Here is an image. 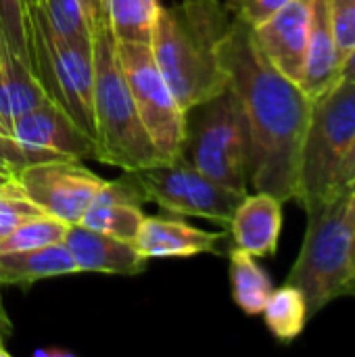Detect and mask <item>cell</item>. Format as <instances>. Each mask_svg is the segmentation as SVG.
<instances>
[{
	"label": "cell",
	"mask_w": 355,
	"mask_h": 357,
	"mask_svg": "<svg viewBox=\"0 0 355 357\" xmlns=\"http://www.w3.org/2000/svg\"><path fill=\"white\" fill-rule=\"evenodd\" d=\"M220 59L251 130V188L295 201L312 98L259 50L253 27L232 17Z\"/></svg>",
	"instance_id": "6da1fadb"
},
{
	"label": "cell",
	"mask_w": 355,
	"mask_h": 357,
	"mask_svg": "<svg viewBox=\"0 0 355 357\" xmlns=\"http://www.w3.org/2000/svg\"><path fill=\"white\" fill-rule=\"evenodd\" d=\"M230 23L232 13L220 0H178L159 8L151 50L184 113L230 86L220 59Z\"/></svg>",
	"instance_id": "7a4b0ae2"
},
{
	"label": "cell",
	"mask_w": 355,
	"mask_h": 357,
	"mask_svg": "<svg viewBox=\"0 0 355 357\" xmlns=\"http://www.w3.org/2000/svg\"><path fill=\"white\" fill-rule=\"evenodd\" d=\"M301 251L287 276L305 295L310 316L355 297V180L305 209Z\"/></svg>",
	"instance_id": "3957f363"
},
{
	"label": "cell",
	"mask_w": 355,
	"mask_h": 357,
	"mask_svg": "<svg viewBox=\"0 0 355 357\" xmlns=\"http://www.w3.org/2000/svg\"><path fill=\"white\" fill-rule=\"evenodd\" d=\"M94 61V128L100 163L132 172L163 163L165 159L146 134L123 69L117 59L115 38L109 19L92 27Z\"/></svg>",
	"instance_id": "277c9868"
},
{
	"label": "cell",
	"mask_w": 355,
	"mask_h": 357,
	"mask_svg": "<svg viewBox=\"0 0 355 357\" xmlns=\"http://www.w3.org/2000/svg\"><path fill=\"white\" fill-rule=\"evenodd\" d=\"M180 159L236 192H249L253 161L251 130L232 86L184 113Z\"/></svg>",
	"instance_id": "5b68a950"
},
{
	"label": "cell",
	"mask_w": 355,
	"mask_h": 357,
	"mask_svg": "<svg viewBox=\"0 0 355 357\" xmlns=\"http://www.w3.org/2000/svg\"><path fill=\"white\" fill-rule=\"evenodd\" d=\"M25 21L29 69L42 92L96 140L92 48L63 40L50 27L40 2L25 8Z\"/></svg>",
	"instance_id": "8992f818"
},
{
	"label": "cell",
	"mask_w": 355,
	"mask_h": 357,
	"mask_svg": "<svg viewBox=\"0 0 355 357\" xmlns=\"http://www.w3.org/2000/svg\"><path fill=\"white\" fill-rule=\"evenodd\" d=\"M355 142V82L339 79L312 100L303 138L295 203L305 211L337 188L345 157Z\"/></svg>",
	"instance_id": "52a82bcc"
},
{
	"label": "cell",
	"mask_w": 355,
	"mask_h": 357,
	"mask_svg": "<svg viewBox=\"0 0 355 357\" xmlns=\"http://www.w3.org/2000/svg\"><path fill=\"white\" fill-rule=\"evenodd\" d=\"M132 172L136 174L149 203H155L161 211L205 218L224 228L230 226V220L245 197L243 192L201 174L180 157Z\"/></svg>",
	"instance_id": "ba28073f"
},
{
	"label": "cell",
	"mask_w": 355,
	"mask_h": 357,
	"mask_svg": "<svg viewBox=\"0 0 355 357\" xmlns=\"http://www.w3.org/2000/svg\"><path fill=\"white\" fill-rule=\"evenodd\" d=\"M115 48L146 134L165 161L178 159L184 142V111L161 75L151 44L115 40Z\"/></svg>",
	"instance_id": "9c48e42d"
},
{
	"label": "cell",
	"mask_w": 355,
	"mask_h": 357,
	"mask_svg": "<svg viewBox=\"0 0 355 357\" xmlns=\"http://www.w3.org/2000/svg\"><path fill=\"white\" fill-rule=\"evenodd\" d=\"M15 182L44 213L71 226L80 224L107 180L82 161H40L23 167Z\"/></svg>",
	"instance_id": "30bf717a"
},
{
	"label": "cell",
	"mask_w": 355,
	"mask_h": 357,
	"mask_svg": "<svg viewBox=\"0 0 355 357\" xmlns=\"http://www.w3.org/2000/svg\"><path fill=\"white\" fill-rule=\"evenodd\" d=\"M15 140L31 163L40 161H98L100 151L96 140L77 126L69 113L52 100H42L38 107L8 121Z\"/></svg>",
	"instance_id": "8fae6325"
},
{
	"label": "cell",
	"mask_w": 355,
	"mask_h": 357,
	"mask_svg": "<svg viewBox=\"0 0 355 357\" xmlns=\"http://www.w3.org/2000/svg\"><path fill=\"white\" fill-rule=\"evenodd\" d=\"M312 17L314 0H291L253 27V38L264 56L295 84H301L303 77Z\"/></svg>",
	"instance_id": "7c38bea8"
},
{
	"label": "cell",
	"mask_w": 355,
	"mask_h": 357,
	"mask_svg": "<svg viewBox=\"0 0 355 357\" xmlns=\"http://www.w3.org/2000/svg\"><path fill=\"white\" fill-rule=\"evenodd\" d=\"M65 245L73 255L77 274L90 272L113 276H138L144 272L149 261L134 243L92 230L82 224L69 226Z\"/></svg>",
	"instance_id": "4fadbf2b"
},
{
	"label": "cell",
	"mask_w": 355,
	"mask_h": 357,
	"mask_svg": "<svg viewBox=\"0 0 355 357\" xmlns=\"http://www.w3.org/2000/svg\"><path fill=\"white\" fill-rule=\"evenodd\" d=\"M226 232H209L195 228L182 220L146 215L134 245L146 259H165V257H195L203 253L218 255Z\"/></svg>",
	"instance_id": "5bb4252c"
},
{
	"label": "cell",
	"mask_w": 355,
	"mask_h": 357,
	"mask_svg": "<svg viewBox=\"0 0 355 357\" xmlns=\"http://www.w3.org/2000/svg\"><path fill=\"white\" fill-rule=\"evenodd\" d=\"M282 205L285 203L270 192H247L228 226L232 247L253 257H274L282 232Z\"/></svg>",
	"instance_id": "9a60e30c"
},
{
	"label": "cell",
	"mask_w": 355,
	"mask_h": 357,
	"mask_svg": "<svg viewBox=\"0 0 355 357\" xmlns=\"http://www.w3.org/2000/svg\"><path fill=\"white\" fill-rule=\"evenodd\" d=\"M339 71H341V56L333 33L328 0H314L312 31L305 52L303 77L299 86L314 100L324 92H328L339 82Z\"/></svg>",
	"instance_id": "2e32d148"
},
{
	"label": "cell",
	"mask_w": 355,
	"mask_h": 357,
	"mask_svg": "<svg viewBox=\"0 0 355 357\" xmlns=\"http://www.w3.org/2000/svg\"><path fill=\"white\" fill-rule=\"evenodd\" d=\"M71 274H77V268L65 243L0 253V287H29L46 278Z\"/></svg>",
	"instance_id": "e0dca14e"
},
{
	"label": "cell",
	"mask_w": 355,
	"mask_h": 357,
	"mask_svg": "<svg viewBox=\"0 0 355 357\" xmlns=\"http://www.w3.org/2000/svg\"><path fill=\"white\" fill-rule=\"evenodd\" d=\"M46 100L29 65L19 59L0 36V115L10 121Z\"/></svg>",
	"instance_id": "ac0fdd59"
},
{
	"label": "cell",
	"mask_w": 355,
	"mask_h": 357,
	"mask_svg": "<svg viewBox=\"0 0 355 357\" xmlns=\"http://www.w3.org/2000/svg\"><path fill=\"white\" fill-rule=\"evenodd\" d=\"M230 289L232 301L247 316H259L264 305L274 291L272 278L257 264V257L251 253L232 247L230 249Z\"/></svg>",
	"instance_id": "d6986e66"
},
{
	"label": "cell",
	"mask_w": 355,
	"mask_h": 357,
	"mask_svg": "<svg viewBox=\"0 0 355 357\" xmlns=\"http://www.w3.org/2000/svg\"><path fill=\"white\" fill-rule=\"evenodd\" d=\"M262 316L272 337L287 345L305 331L308 320L312 318L305 295L301 293V289L289 282L270 293Z\"/></svg>",
	"instance_id": "ffe728a7"
},
{
	"label": "cell",
	"mask_w": 355,
	"mask_h": 357,
	"mask_svg": "<svg viewBox=\"0 0 355 357\" xmlns=\"http://www.w3.org/2000/svg\"><path fill=\"white\" fill-rule=\"evenodd\" d=\"M159 0H107V19L117 42L151 44Z\"/></svg>",
	"instance_id": "44dd1931"
},
{
	"label": "cell",
	"mask_w": 355,
	"mask_h": 357,
	"mask_svg": "<svg viewBox=\"0 0 355 357\" xmlns=\"http://www.w3.org/2000/svg\"><path fill=\"white\" fill-rule=\"evenodd\" d=\"M144 211L140 205H130V203H96L88 207L84 218L80 220L82 226H88L92 230L117 236L121 241L134 243L140 226L144 222Z\"/></svg>",
	"instance_id": "7402d4cb"
},
{
	"label": "cell",
	"mask_w": 355,
	"mask_h": 357,
	"mask_svg": "<svg viewBox=\"0 0 355 357\" xmlns=\"http://www.w3.org/2000/svg\"><path fill=\"white\" fill-rule=\"evenodd\" d=\"M69 232V224H65L59 218H52L48 213L36 215L25 220L21 226H17L2 243L0 253H13V251H27V249H40L54 243H65V236Z\"/></svg>",
	"instance_id": "603a6c76"
},
{
	"label": "cell",
	"mask_w": 355,
	"mask_h": 357,
	"mask_svg": "<svg viewBox=\"0 0 355 357\" xmlns=\"http://www.w3.org/2000/svg\"><path fill=\"white\" fill-rule=\"evenodd\" d=\"M50 27L67 42L92 48V27L80 0H40Z\"/></svg>",
	"instance_id": "cb8c5ba5"
},
{
	"label": "cell",
	"mask_w": 355,
	"mask_h": 357,
	"mask_svg": "<svg viewBox=\"0 0 355 357\" xmlns=\"http://www.w3.org/2000/svg\"><path fill=\"white\" fill-rule=\"evenodd\" d=\"M44 211L25 197L15 178L0 186V243L25 220L42 215Z\"/></svg>",
	"instance_id": "d4e9b609"
},
{
	"label": "cell",
	"mask_w": 355,
	"mask_h": 357,
	"mask_svg": "<svg viewBox=\"0 0 355 357\" xmlns=\"http://www.w3.org/2000/svg\"><path fill=\"white\" fill-rule=\"evenodd\" d=\"M0 36L17 56L29 65L27 21L23 0H0Z\"/></svg>",
	"instance_id": "484cf974"
},
{
	"label": "cell",
	"mask_w": 355,
	"mask_h": 357,
	"mask_svg": "<svg viewBox=\"0 0 355 357\" xmlns=\"http://www.w3.org/2000/svg\"><path fill=\"white\" fill-rule=\"evenodd\" d=\"M331 23L341 61L355 48V0H328Z\"/></svg>",
	"instance_id": "4316f807"
},
{
	"label": "cell",
	"mask_w": 355,
	"mask_h": 357,
	"mask_svg": "<svg viewBox=\"0 0 355 357\" xmlns=\"http://www.w3.org/2000/svg\"><path fill=\"white\" fill-rule=\"evenodd\" d=\"M289 2L291 0H226L224 4L228 6L232 17L255 27Z\"/></svg>",
	"instance_id": "83f0119b"
},
{
	"label": "cell",
	"mask_w": 355,
	"mask_h": 357,
	"mask_svg": "<svg viewBox=\"0 0 355 357\" xmlns=\"http://www.w3.org/2000/svg\"><path fill=\"white\" fill-rule=\"evenodd\" d=\"M27 165H29V159L25 157L19 142L15 140L8 121L0 115V172L15 178Z\"/></svg>",
	"instance_id": "f1b7e54d"
},
{
	"label": "cell",
	"mask_w": 355,
	"mask_h": 357,
	"mask_svg": "<svg viewBox=\"0 0 355 357\" xmlns=\"http://www.w3.org/2000/svg\"><path fill=\"white\" fill-rule=\"evenodd\" d=\"M88 21H90V27H94L98 21L107 19V0H80Z\"/></svg>",
	"instance_id": "f546056e"
},
{
	"label": "cell",
	"mask_w": 355,
	"mask_h": 357,
	"mask_svg": "<svg viewBox=\"0 0 355 357\" xmlns=\"http://www.w3.org/2000/svg\"><path fill=\"white\" fill-rule=\"evenodd\" d=\"M355 180V142L349 151V155L345 157L343 161V167H341V174H339V180H337V188L347 184V182H354Z\"/></svg>",
	"instance_id": "4dcf8cb0"
},
{
	"label": "cell",
	"mask_w": 355,
	"mask_h": 357,
	"mask_svg": "<svg viewBox=\"0 0 355 357\" xmlns=\"http://www.w3.org/2000/svg\"><path fill=\"white\" fill-rule=\"evenodd\" d=\"M339 79H343V82H355V48L341 61Z\"/></svg>",
	"instance_id": "1f68e13d"
},
{
	"label": "cell",
	"mask_w": 355,
	"mask_h": 357,
	"mask_svg": "<svg viewBox=\"0 0 355 357\" xmlns=\"http://www.w3.org/2000/svg\"><path fill=\"white\" fill-rule=\"evenodd\" d=\"M10 333H13V322H10V318L6 316L4 307L0 305V339L6 341V337H8Z\"/></svg>",
	"instance_id": "d6a6232c"
},
{
	"label": "cell",
	"mask_w": 355,
	"mask_h": 357,
	"mask_svg": "<svg viewBox=\"0 0 355 357\" xmlns=\"http://www.w3.org/2000/svg\"><path fill=\"white\" fill-rule=\"evenodd\" d=\"M33 356L36 357H71L73 354L71 351H63V349H52V347H48V349H38V351H33Z\"/></svg>",
	"instance_id": "836d02e7"
},
{
	"label": "cell",
	"mask_w": 355,
	"mask_h": 357,
	"mask_svg": "<svg viewBox=\"0 0 355 357\" xmlns=\"http://www.w3.org/2000/svg\"><path fill=\"white\" fill-rule=\"evenodd\" d=\"M10 180H13V176H8V174L0 172V186H2V184H6V182H10Z\"/></svg>",
	"instance_id": "e575fe53"
},
{
	"label": "cell",
	"mask_w": 355,
	"mask_h": 357,
	"mask_svg": "<svg viewBox=\"0 0 355 357\" xmlns=\"http://www.w3.org/2000/svg\"><path fill=\"white\" fill-rule=\"evenodd\" d=\"M0 357H8V351H6L4 341H2V339H0Z\"/></svg>",
	"instance_id": "d590c367"
},
{
	"label": "cell",
	"mask_w": 355,
	"mask_h": 357,
	"mask_svg": "<svg viewBox=\"0 0 355 357\" xmlns=\"http://www.w3.org/2000/svg\"><path fill=\"white\" fill-rule=\"evenodd\" d=\"M38 2H40V0H23L25 8H27V6H31V4H38Z\"/></svg>",
	"instance_id": "8d00e7d4"
},
{
	"label": "cell",
	"mask_w": 355,
	"mask_h": 357,
	"mask_svg": "<svg viewBox=\"0 0 355 357\" xmlns=\"http://www.w3.org/2000/svg\"><path fill=\"white\" fill-rule=\"evenodd\" d=\"M0 289H2V287H0ZM0 305H2V295H0Z\"/></svg>",
	"instance_id": "74e56055"
}]
</instances>
